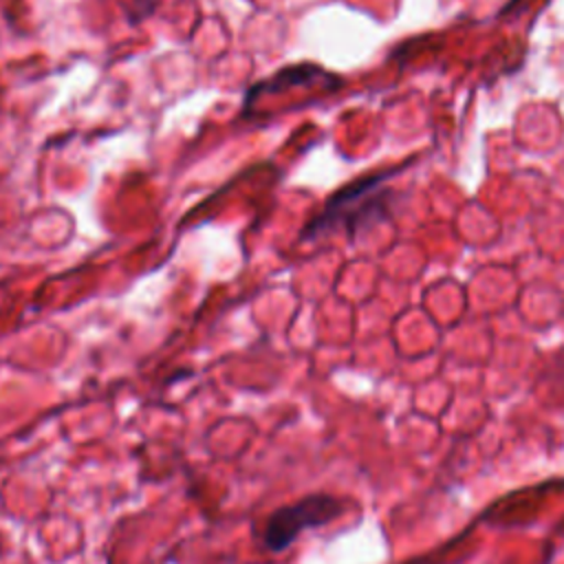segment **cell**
Instances as JSON below:
<instances>
[{"mask_svg": "<svg viewBox=\"0 0 564 564\" xmlns=\"http://www.w3.org/2000/svg\"><path fill=\"white\" fill-rule=\"evenodd\" d=\"M341 516V500L328 494H311L291 505L275 509L262 531V542L269 551H284L291 546L302 531L322 527Z\"/></svg>", "mask_w": 564, "mask_h": 564, "instance_id": "1", "label": "cell"}, {"mask_svg": "<svg viewBox=\"0 0 564 564\" xmlns=\"http://www.w3.org/2000/svg\"><path fill=\"white\" fill-rule=\"evenodd\" d=\"M388 174H375L368 176L355 185L344 187L339 194H335L324 212L306 227L304 236H317L322 231L333 229L335 225H348L350 231L361 227L370 218H379L383 214V198L379 196V187Z\"/></svg>", "mask_w": 564, "mask_h": 564, "instance_id": "2", "label": "cell"}, {"mask_svg": "<svg viewBox=\"0 0 564 564\" xmlns=\"http://www.w3.org/2000/svg\"><path fill=\"white\" fill-rule=\"evenodd\" d=\"M319 77H326V73L315 66V64H295V66H286L282 70H278L273 77L256 84L247 97H245V110L249 108V104L253 99H258V95L262 93H280V90H286L289 86H300V84H311Z\"/></svg>", "mask_w": 564, "mask_h": 564, "instance_id": "3", "label": "cell"}]
</instances>
